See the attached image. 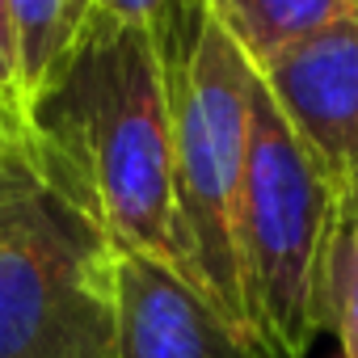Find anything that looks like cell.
<instances>
[{"mask_svg":"<svg viewBox=\"0 0 358 358\" xmlns=\"http://www.w3.org/2000/svg\"><path fill=\"white\" fill-rule=\"evenodd\" d=\"M22 148L43 186L110 249L152 257L194 282L173 199L169 101L152 26L89 13L30 97Z\"/></svg>","mask_w":358,"mask_h":358,"instance_id":"6da1fadb","label":"cell"},{"mask_svg":"<svg viewBox=\"0 0 358 358\" xmlns=\"http://www.w3.org/2000/svg\"><path fill=\"white\" fill-rule=\"evenodd\" d=\"M152 38L164 72L173 199L190 278L249 329L241 282V186L253 64L203 0H169L152 17Z\"/></svg>","mask_w":358,"mask_h":358,"instance_id":"7a4b0ae2","label":"cell"},{"mask_svg":"<svg viewBox=\"0 0 358 358\" xmlns=\"http://www.w3.org/2000/svg\"><path fill=\"white\" fill-rule=\"evenodd\" d=\"M337 215V182L253 72L241 186V282L245 320L274 358H303L329 329V249Z\"/></svg>","mask_w":358,"mask_h":358,"instance_id":"3957f363","label":"cell"},{"mask_svg":"<svg viewBox=\"0 0 358 358\" xmlns=\"http://www.w3.org/2000/svg\"><path fill=\"white\" fill-rule=\"evenodd\" d=\"M0 358H118L114 249L30 169L0 173Z\"/></svg>","mask_w":358,"mask_h":358,"instance_id":"277c9868","label":"cell"},{"mask_svg":"<svg viewBox=\"0 0 358 358\" xmlns=\"http://www.w3.org/2000/svg\"><path fill=\"white\" fill-rule=\"evenodd\" d=\"M118 358H274L177 270L114 249Z\"/></svg>","mask_w":358,"mask_h":358,"instance_id":"5b68a950","label":"cell"},{"mask_svg":"<svg viewBox=\"0 0 358 358\" xmlns=\"http://www.w3.org/2000/svg\"><path fill=\"white\" fill-rule=\"evenodd\" d=\"M291 131L341 182L358 169V22L329 26L257 68Z\"/></svg>","mask_w":358,"mask_h":358,"instance_id":"8992f818","label":"cell"},{"mask_svg":"<svg viewBox=\"0 0 358 358\" xmlns=\"http://www.w3.org/2000/svg\"><path fill=\"white\" fill-rule=\"evenodd\" d=\"M203 5L241 47L253 72L329 26L358 22V0H203Z\"/></svg>","mask_w":358,"mask_h":358,"instance_id":"52a82bcc","label":"cell"},{"mask_svg":"<svg viewBox=\"0 0 358 358\" xmlns=\"http://www.w3.org/2000/svg\"><path fill=\"white\" fill-rule=\"evenodd\" d=\"M13 9V30H17V72H22V97L43 89L68 43L76 38L72 22V0H9Z\"/></svg>","mask_w":358,"mask_h":358,"instance_id":"ba28073f","label":"cell"},{"mask_svg":"<svg viewBox=\"0 0 358 358\" xmlns=\"http://www.w3.org/2000/svg\"><path fill=\"white\" fill-rule=\"evenodd\" d=\"M329 329L341 341V358H358V241L337 215L329 249Z\"/></svg>","mask_w":358,"mask_h":358,"instance_id":"9c48e42d","label":"cell"},{"mask_svg":"<svg viewBox=\"0 0 358 358\" xmlns=\"http://www.w3.org/2000/svg\"><path fill=\"white\" fill-rule=\"evenodd\" d=\"M0 127L17 139L26 131V97H22V72H17V30H13L9 0H0Z\"/></svg>","mask_w":358,"mask_h":358,"instance_id":"30bf717a","label":"cell"},{"mask_svg":"<svg viewBox=\"0 0 358 358\" xmlns=\"http://www.w3.org/2000/svg\"><path fill=\"white\" fill-rule=\"evenodd\" d=\"M169 5V0H93L89 13H106L114 22H131V26H152V17Z\"/></svg>","mask_w":358,"mask_h":358,"instance_id":"8fae6325","label":"cell"},{"mask_svg":"<svg viewBox=\"0 0 358 358\" xmlns=\"http://www.w3.org/2000/svg\"><path fill=\"white\" fill-rule=\"evenodd\" d=\"M341 215H345V224H350V232L358 241V169L341 182Z\"/></svg>","mask_w":358,"mask_h":358,"instance_id":"7c38bea8","label":"cell"},{"mask_svg":"<svg viewBox=\"0 0 358 358\" xmlns=\"http://www.w3.org/2000/svg\"><path fill=\"white\" fill-rule=\"evenodd\" d=\"M17 143V135H9L5 127H0V173H5V160H9V148Z\"/></svg>","mask_w":358,"mask_h":358,"instance_id":"4fadbf2b","label":"cell"},{"mask_svg":"<svg viewBox=\"0 0 358 358\" xmlns=\"http://www.w3.org/2000/svg\"><path fill=\"white\" fill-rule=\"evenodd\" d=\"M89 9H93V0H72V22H76V30L85 26V17H89Z\"/></svg>","mask_w":358,"mask_h":358,"instance_id":"5bb4252c","label":"cell"}]
</instances>
